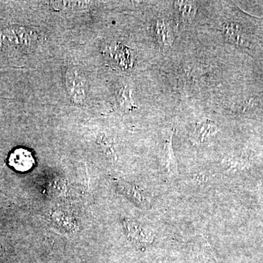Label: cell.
Instances as JSON below:
<instances>
[{"mask_svg":"<svg viewBox=\"0 0 263 263\" xmlns=\"http://www.w3.org/2000/svg\"><path fill=\"white\" fill-rule=\"evenodd\" d=\"M172 134L171 133V136L166 142L165 146H164V149H165V167L167 170L168 173L171 175H174L176 174L177 171V165H176V159H175L174 152L172 148Z\"/></svg>","mask_w":263,"mask_h":263,"instance_id":"obj_3","label":"cell"},{"mask_svg":"<svg viewBox=\"0 0 263 263\" xmlns=\"http://www.w3.org/2000/svg\"><path fill=\"white\" fill-rule=\"evenodd\" d=\"M53 8L57 10H78L85 9L89 5V2H72V1H62V2H52Z\"/></svg>","mask_w":263,"mask_h":263,"instance_id":"obj_4","label":"cell"},{"mask_svg":"<svg viewBox=\"0 0 263 263\" xmlns=\"http://www.w3.org/2000/svg\"><path fill=\"white\" fill-rule=\"evenodd\" d=\"M218 131L219 128L214 122L210 120H205L197 124L192 139L194 143H202L216 134Z\"/></svg>","mask_w":263,"mask_h":263,"instance_id":"obj_2","label":"cell"},{"mask_svg":"<svg viewBox=\"0 0 263 263\" xmlns=\"http://www.w3.org/2000/svg\"><path fill=\"white\" fill-rule=\"evenodd\" d=\"M224 33L230 41L237 45H245L246 40L241 36L240 28L235 24H228L224 26Z\"/></svg>","mask_w":263,"mask_h":263,"instance_id":"obj_5","label":"cell"},{"mask_svg":"<svg viewBox=\"0 0 263 263\" xmlns=\"http://www.w3.org/2000/svg\"><path fill=\"white\" fill-rule=\"evenodd\" d=\"M156 33H157V38H158V41L161 46L163 47H167L171 45V37H170L169 32L162 19H159L157 21Z\"/></svg>","mask_w":263,"mask_h":263,"instance_id":"obj_6","label":"cell"},{"mask_svg":"<svg viewBox=\"0 0 263 263\" xmlns=\"http://www.w3.org/2000/svg\"><path fill=\"white\" fill-rule=\"evenodd\" d=\"M70 76H72L71 74ZM72 78L74 79L72 81L70 80V79H67V84H68L69 89H70L71 91L74 90V93H76V91H77V92H76V95H80L81 91V93H83V91H84V86H83L84 84H83V81L81 80V79H79L78 74H73Z\"/></svg>","mask_w":263,"mask_h":263,"instance_id":"obj_8","label":"cell"},{"mask_svg":"<svg viewBox=\"0 0 263 263\" xmlns=\"http://www.w3.org/2000/svg\"><path fill=\"white\" fill-rule=\"evenodd\" d=\"M178 7H179V11L180 16L183 20H190L193 18L195 15V5L191 2H177Z\"/></svg>","mask_w":263,"mask_h":263,"instance_id":"obj_7","label":"cell"},{"mask_svg":"<svg viewBox=\"0 0 263 263\" xmlns=\"http://www.w3.org/2000/svg\"><path fill=\"white\" fill-rule=\"evenodd\" d=\"M8 163L15 171L26 172L32 168L34 164V159L30 151L18 148L10 154Z\"/></svg>","mask_w":263,"mask_h":263,"instance_id":"obj_1","label":"cell"}]
</instances>
